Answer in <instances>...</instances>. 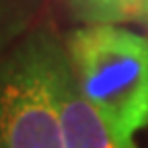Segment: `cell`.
Listing matches in <instances>:
<instances>
[{
	"instance_id": "obj_4",
	"label": "cell",
	"mask_w": 148,
	"mask_h": 148,
	"mask_svg": "<svg viewBox=\"0 0 148 148\" xmlns=\"http://www.w3.org/2000/svg\"><path fill=\"white\" fill-rule=\"evenodd\" d=\"M78 18L92 25L148 18V0H68Z\"/></svg>"
},
{
	"instance_id": "obj_3",
	"label": "cell",
	"mask_w": 148,
	"mask_h": 148,
	"mask_svg": "<svg viewBox=\"0 0 148 148\" xmlns=\"http://www.w3.org/2000/svg\"><path fill=\"white\" fill-rule=\"evenodd\" d=\"M51 84L64 148H117L103 117L82 95L68 53L60 47V43L56 45L51 58Z\"/></svg>"
},
{
	"instance_id": "obj_5",
	"label": "cell",
	"mask_w": 148,
	"mask_h": 148,
	"mask_svg": "<svg viewBox=\"0 0 148 148\" xmlns=\"http://www.w3.org/2000/svg\"><path fill=\"white\" fill-rule=\"evenodd\" d=\"M25 12L18 0H0V49L23 27Z\"/></svg>"
},
{
	"instance_id": "obj_1",
	"label": "cell",
	"mask_w": 148,
	"mask_h": 148,
	"mask_svg": "<svg viewBox=\"0 0 148 148\" xmlns=\"http://www.w3.org/2000/svg\"><path fill=\"white\" fill-rule=\"evenodd\" d=\"M66 53L115 146L136 148L134 134L148 123V39L115 25H88L70 33Z\"/></svg>"
},
{
	"instance_id": "obj_2",
	"label": "cell",
	"mask_w": 148,
	"mask_h": 148,
	"mask_svg": "<svg viewBox=\"0 0 148 148\" xmlns=\"http://www.w3.org/2000/svg\"><path fill=\"white\" fill-rule=\"evenodd\" d=\"M56 45L37 31L0 62V148H64L51 84Z\"/></svg>"
}]
</instances>
